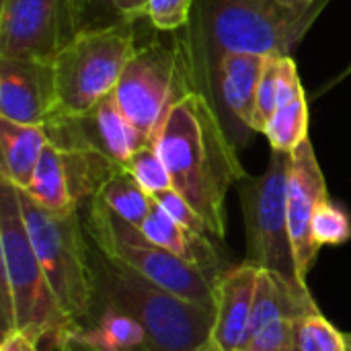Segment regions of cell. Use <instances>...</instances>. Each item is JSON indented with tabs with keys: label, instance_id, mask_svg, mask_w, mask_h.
I'll return each instance as SVG.
<instances>
[{
	"label": "cell",
	"instance_id": "cell-1",
	"mask_svg": "<svg viewBox=\"0 0 351 351\" xmlns=\"http://www.w3.org/2000/svg\"><path fill=\"white\" fill-rule=\"evenodd\" d=\"M154 146L171 173L173 189L202 216L210 237L222 241L226 193L247 177V171L210 97L199 90L183 95L171 107Z\"/></svg>",
	"mask_w": 351,
	"mask_h": 351
},
{
	"label": "cell",
	"instance_id": "cell-2",
	"mask_svg": "<svg viewBox=\"0 0 351 351\" xmlns=\"http://www.w3.org/2000/svg\"><path fill=\"white\" fill-rule=\"evenodd\" d=\"M321 10H292L276 0H193L191 29L177 39L193 88L210 97L224 53L288 56Z\"/></svg>",
	"mask_w": 351,
	"mask_h": 351
},
{
	"label": "cell",
	"instance_id": "cell-3",
	"mask_svg": "<svg viewBox=\"0 0 351 351\" xmlns=\"http://www.w3.org/2000/svg\"><path fill=\"white\" fill-rule=\"evenodd\" d=\"M0 257L4 333H19L37 348L41 343L58 348L76 327L62 311L31 245L19 189L4 179H0Z\"/></svg>",
	"mask_w": 351,
	"mask_h": 351
},
{
	"label": "cell",
	"instance_id": "cell-4",
	"mask_svg": "<svg viewBox=\"0 0 351 351\" xmlns=\"http://www.w3.org/2000/svg\"><path fill=\"white\" fill-rule=\"evenodd\" d=\"M90 265L97 306H113L134 317L152 351H199L212 343L214 311L160 288L97 247L90 249Z\"/></svg>",
	"mask_w": 351,
	"mask_h": 351
},
{
	"label": "cell",
	"instance_id": "cell-5",
	"mask_svg": "<svg viewBox=\"0 0 351 351\" xmlns=\"http://www.w3.org/2000/svg\"><path fill=\"white\" fill-rule=\"evenodd\" d=\"M19 189V187H16ZM19 202L31 245L49 280V286L76 329L90 323L97 308L90 247L84 239L78 212L53 214L39 206L25 189Z\"/></svg>",
	"mask_w": 351,
	"mask_h": 351
},
{
	"label": "cell",
	"instance_id": "cell-6",
	"mask_svg": "<svg viewBox=\"0 0 351 351\" xmlns=\"http://www.w3.org/2000/svg\"><path fill=\"white\" fill-rule=\"evenodd\" d=\"M136 49L134 21L121 19L101 27H84L53 60L58 115L80 117L107 99Z\"/></svg>",
	"mask_w": 351,
	"mask_h": 351
},
{
	"label": "cell",
	"instance_id": "cell-7",
	"mask_svg": "<svg viewBox=\"0 0 351 351\" xmlns=\"http://www.w3.org/2000/svg\"><path fill=\"white\" fill-rule=\"evenodd\" d=\"M84 228L93 239V245L103 255L125 263L160 288L214 311V288L226 269L206 271L179 259L154 245L140 226H134L113 214L99 197L90 199Z\"/></svg>",
	"mask_w": 351,
	"mask_h": 351
},
{
	"label": "cell",
	"instance_id": "cell-8",
	"mask_svg": "<svg viewBox=\"0 0 351 351\" xmlns=\"http://www.w3.org/2000/svg\"><path fill=\"white\" fill-rule=\"evenodd\" d=\"M288 167L290 152L271 150L267 171L237 183L245 216L247 261L274 274L294 290L311 292L302 282L288 224Z\"/></svg>",
	"mask_w": 351,
	"mask_h": 351
},
{
	"label": "cell",
	"instance_id": "cell-9",
	"mask_svg": "<svg viewBox=\"0 0 351 351\" xmlns=\"http://www.w3.org/2000/svg\"><path fill=\"white\" fill-rule=\"evenodd\" d=\"M195 90L179 43L173 47L154 41L138 47L125 66L113 99L132 125L150 142L158 136L171 107Z\"/></svg>",
	"mask_w": 351,
	"mask_h": 351
},
{
	"label": "cell",
	"instance_id": "cell-10",
	"mask_svg": "<svg viewBox=\"0 0 351 351\" xmlns=\"http://www.w3.org/2000/svg\"><path fill=\"white\" fill-rule=\"evenodd\" d=\"M82 0H2L0 58L53 62L84 29Z\"/></svg>",
	"mask_w": 351,
	"mask_h": 351
},
{
	"label": "cell",
	"instance_id": "cell-11",
	"mask_svg": "<svg viewBox=\"0 0 351 351\" xmlns=\"http://www.w3.org/2000/svg\"><path fill=\"white\" fill-rule=\"evenodd\" d=\"M47 138L58 148H88L125 167L136 150L150 144L121 113L113 93L80 117H53L45 125Z\"/></svg>",
	"mask_w": 351,
	"mask_h": 351
},
{
	"label": "cell",
	"instance_id": "cell-12",
	"mask_svg": "<svg viewBox=\"0 0 351 351\" xmlns=\"http://www.w3.org/2000/svg\"><path fill=\"white\" fill-rule=\"evenodd\" d=\"M327 199L329 193L325 175L319 167L313 142L306 138L290 152L288 167V224L298 274L306 284L321 249L313 239V218L319 206Z\"/></svg>",
	"mask_w": 351,
	"mask_h": 351
},
{
	"label": "cell",
	"instance_id": "cell-13",
	"mask_svg": "<svg viewBox=\"0 0 351 351\" xmlns=\"http://www.w3.org/2000/svg\"><path fill=\"white\" fill-rule=\"evenodd\" d=\"M313 292H300L274 274L259 269L249 341L245 350L294 351L296 323L317 313Z\"/></svg>",
	"mask_w": 351,
	"mask_h": 351
},
{
	"label": "cell",
	"instance_id": "cell-14",
	"mask_svg": "<svg viewBox=\"0 0 351 351\" xmlns=\"http://www.w3.org/2000/svg\"><path fill=\"white\" fill-rule=\"evenodd\" d=\"M58 115L53 62L0 58V117L25 125H45Z\"/></svg>",
	"mask_w": 351,
	"mask_h": 351
},
{
	"label": "cell",
	"instance_id": "cell-15",
	"mask_svg": "<svg viewBox=\"0 0 351 351\" xmlns=\"http://www.w3.org/2000/svg\"><path fill=\"white\" fill-rule=\"evenodd\" d=\"M259 269L245 261L226 269L214 288L212 343L218 351H243L249 341Z\"/></svg>",
	"mask_w": 351,
	"mask_h": 351
},
{
	"label": "cell",
	"instance_id": "cell-16",
	"mask_svg": "<svg viewBox=\"0 0 351 351\" xmlns=\"http://www.w3.org/2000/svg\"><path fill=\"white\" fill-rule=\"evenodd\" d=\"M265 56L259 53H224L218 64V90L224 105L237 121L253 132V115L257 103V88L263 74Z\"/></svg>",
	"mask_w": 351,
	"mask_h": 351
},
{
	"label": "cell",
	"instance_id": "cell-17",
	"mask_svg": "<svg viewBox=\"0 0 351 351\" xmlns=\"http://www.w3.org/2000/svg\"><path fill=\"white\" fill-rule=\"evenodd\" d=\"M140 230L154 245L177 255L179 259H183L199 269H206V271H222V261H220L214 245L210 243L208 234L183 228L156 202H154L150 214L146 216V220L142 222Z\"/></svg>",
	"mask_w": 351,
	"mask_h": 351
},
{
	"label": "cell",
	"instance_id": "cell-18",
	"mask_svg": "<svg viewBox=\"0 0 351 351\" xmlns=\"http://www.w3.org/2000/svg\"><path fill=\"white\" fill-rule=\"evenodd\" d=\"M47 142L43 125H25L0 117V179L27 189Z\"/></svg>",
	"mask_w": 351,
	"mask_h": 351
},
{
	"label": "cell",
	"instance_id": "cell-19",
	"mask_svg": "<svg viewBox=\"0 0 351 351\" xmlns=\"http://www.w3.org/2000/svg\"><path fill=\"white\" fill-rule=\"evenodd\" d=\"M74 331L99 351H152L144 327L113 306H101V313L93 315L88 327Z\"/></svg>",
	"mask_w": 351,
	"mask_h": 351
},
{
	"label": "cell",
	"instance_id": "cell-20",
	"mask_svg": "<svg viewBox=\"0 0 351 351\" xmlns=\"http://www.w3.org/2000/svg\"><path fill=\"white\" fill-rule=\"evenodd\" d=\"M39 206L53 214H72L78 212V206L70 193V181L66 171V160L62 148L47 142L33 173L29 187L25 189Z\"/></svg>",
	"mask_w": 351,
	"mask_h": 351
},
{
	"label": "cell",
	"instance_id": "cell-21",
	"mask_svg": "<svg viewBox=\"0 0 351 351\" xmlns=\"http://www.w3.org/2000/svg\"><path fill=\"white\" fill-rule=\"evenodd\" d=\"M99 197L113 214L123 218L134 226H142L146 216L154 206V197L134 179V175L119 167L95 195Z\"/></svg>",
	"mask_w": 351,
	"mask_h": 351
},
{
	"label": "cell",
	"instance_id": "cell-22",
	"mask_svg": "<svg viewBox=\"0 0 351 351\" xmlns=\"http://www.w3.org/2000/svg\"><path fill=\"white\" fill-rule=\"evenodd\" d=\"M271 150L292 152L308 138V105L306 97L296 99L290 105L278 107L271 115L265 132Z\"/></svg>",
	"mask_w": 351,
	"mask_h": 351
},
{
	"label": "cell",
	"instance_id": "cell-23",
	"mask_svg": "<svg viewBox=\"0 0 351 351\" xmlns=\"http://www.w3.org/2000/svg\"><path fill=\"white\" fill-rule=\"evenodd\" d=\"M294 351H348V343L346 335L317 311L296 323Z\"/></svg>",
	"mask_w": 351,
	"mask_h": 351
},
{
	"label": "cell",
	"instance_id": "cell-24",
	"mask_svg": "<svg viewBox=\"0 0 351 351\" xmlns=\"http://www.w3.org/2000/svg\"><path fill=\"white\" fill-rule=\"evenodd\" d=\"M134 179L150 193V195H156L160 191H167V189H173V179H171V173L167 169V165L162 162L154 142L142 146L140 150H136L132 154V158L125 162V167Z\"/></svg>",
	"mask_w": 351,
	"mask_h": 351
},
{
	"label": "cell",
	"instance_id": "cell-25",
	"mask_svg": "<svg viewBox=\"0 0 351 351\" xmlns=\"http://www.w3.org/2000/svg\"><path fill=\"white\" fill-rule=\"evenodd\" d=\"M313 239L319 247H337L348 243L351 239L350 214L331 199L323 202L313 218Z\"/></svg>",
	"mask_w": 351,
	"mask_h": 351
},
{
	"label": "cell",
	"instance_id": "cell-26",
	"mask_svg": "<svg viewBox=\"0 0 351 351\" xmlns=\"http://www.w3.org/2000/svg\"><path fill=\"white\" fill-rule=\"evenodd\" d=\"M280 53L265 56L263 74L257 88V103H255V115H253V132L263 134L271 115L278 109V70H280Z\"/></svg>",
	"mask_w": 351,
	"mask_h": 351
},
{
	"label": "cell",
	"instance_id": "cell-27",
	"mask_svg": "<svg viewBox=\"0 0 351 351\" xmlns=\"http://www.w3.org/2000/svg\"><path fill=\"white\" fill-rule=\"evenodd\" d=\"M154 202L177 222L181 224L183 228L187 230H193V232H202V234H210L206 222L202 220V216L191 208V204L175 189H167V191H160L156 195H152Z\"/></svg>",
	"mask_w": 351,
	"mask_h": 351
},
{
	"label": "cell",
	"instance_id": "cell-28",
	"mask_svg": "<svg viewBox=\"0 0 351 351\" xmlns=\"http://www.w3.org/2000/svg\"><path fill=\"white\" fill-rule=\"evenodd\" d=\"M193 0H150L148 19L160 31H177L187 25Z\"/></svg>",
	"mask_w": 351,
	"mask_h": 351
},
{
	"label": "cell",
	"instance_id": "cell-29",
	"mask_svg": "<svg viewBox=\"0 0 351 351\" xmlns=\"http://www.w3.org/2000/svg\"><path fill=\"white\" fill-rule=\"evenodd\" d=\"M300 97H304V90L298 78L296 62L290 56H282L278 70V107L290 105Z\"/></svg>",
	"mask_w": 351,
	"mask_h": 351
},
{
	"label": "cell",
	"instance_id": "cell-30",
	"mask_svg": "<svg viewBox=\"0 0 351 351\" xmlns=\"http://www.w3.org/2000/svg\"><path fill=\"white\" fill-rule=\"evenodd\" d=\"M107 4L113 14H117V21H138V19H148V2L150 0H99Z\"/></svg>",
	"mask_w": 351,
	"mask_h": 351
},
{
	"label": "cell",
	"instance_id": "cell-31",
	"mask_svg": "<svg viewBox=\"0 0 351 351\" xmlns=\"http://www.w3.org/2000/svg\"><path fill=\"white\" fill-rule=\"evenodd\" d=\"M58 351H99L93 343L84 341L76 331H70L62 337V341L58 343Z\"/></svg>",
	"mask_w": 351,
	"mask_h": 351
},
{
	"label": "cell",
	"instance_id": "cell-32",
	"mask_svg": "<svg viewBox=\"0 0 351 351\" xmlns=\"http://www.w3.org/2000/svg\"><path fill=\"white\" fill-rule=\"evenodd\" d=\"M29 343L23 335L19 333H4V339H2V348L0 351H27L29 350Z\"/></svg>",
	"mask_w": 351,
	"mask_h": 351
},
{
	"label": "cell",
	"instance_id": "cell-33",
	"mask_svg": "<svg viewBox=\"0 0 351 351\" xmlns=\"http://www.w3.org/2000/svg\"><path fill=\"white\" fill-rule=\"evenodd\" d=\"M276 2L292 10H315V8H323L329 0H276Z\"/></svg>",
	"mask_w": 351,
	"mask_h": 351
},
{
	"label": "cell",
	"instance_id": "cell-34",
	"mask_svg": "<svg viewBox=\"0 0 351 351\" xmlns=\"http://www.w3.org/2000/svg\"><path fill=\"white\" fill-rule=\"evenodd\" d=\"M346 343H348V351H351V333L346 335Z\"/></svg>",
	"mask_w": 351,
	"mask_h": 351
},
{
	"label": "cell",
	"instance_id": "cell-35",
	"mask_svg": "<svg viewBox=\"0 0 351 351\" xmlns=\"http://www.w3.org/2000/svg\"><path fill=\"white\" fill-rule=\"evenodd\" d=\"M199 351H218L216 348H214V343H210L208 348H204V350H199Z\"/></svg>",
	"mask_w": 351,
	"mask_h": 351
},
{
	"label": "cell",
	"instance_id": "cell-36",
	"mask_svg": "<svg viewBox=\"0 0 351 351\" xmlns=\"http://www.w3.org/2000/svg\"><path fill=\"white\" fill-rule=\"evenodd\" d=\"M27 351H39V348H37L35 343H29V350Z\"/></svg>",
	"mask_w": 351,
	"mask_h": 351
},
{
	"label": "cell",
	"instance_id": "cell-37",
	"mask_svg": "<svg viewBox=\"0 0 351 351\" xmlns=\"http://www.w3.org/2000/svg\"><path fill=\"white\" fill-rule=\"evenodd\" d=\"M243 351H257V350H243Z\"/></svg>",
	"mask_w": 351,
	"mask_h": 351
},
{
	"label": "cell",
	"instance_id": "cell-38",
	"mask_svg": "<svg viewBox=\"0 0 351 351\" xmlns=\"http://www.w3.org/2000/svg\"><path fill=\"white\" fill-rule=\"evenodd\" d=\"M350 70H351V68H350Z\"/></svg>",
	"mask_w": 351,
	"mask_h": 351
}]
</instances>
